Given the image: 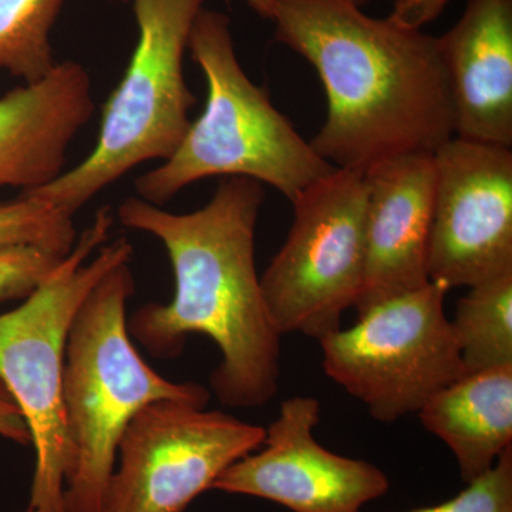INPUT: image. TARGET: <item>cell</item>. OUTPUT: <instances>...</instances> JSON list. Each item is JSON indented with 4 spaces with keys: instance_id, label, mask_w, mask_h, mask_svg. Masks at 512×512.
Segmentation results:
<instances>
[{
    "instance_id": "1",
    "label": "cell",
    "mask_w": 512,
    "mask_h": 512,
    "mask_svg": "<svg viewBox=\"0 0 512 512\" xmlns=\"http://www.w3.org/2000/svg\"><path fill=\"white\" fill-rule=\"evenodd\" d=\"M264 187L229 177L200 210L174 214L138 197L124 200L116 218L164 245L173 266L170 303H146L127 316L131 338L158 359L184 352L191 335L208 336L221 353L210 376L228 407L271 402L281 379V333L276 330L256 272L255 234Z\"/></svg>"
},
{
    "instance_id": "2",
    "label": "cell",
    "mask_w": 512,
    "mask_h": 512,
    "mask_svg": "<svg viewBox=\"0 0 512 512\" xmlns=\"http://www.w3.org/2000/svg\"><path fill=\"white\" fill-rule=\"evenodd\" d=\"M282 45L312 64L326 119L311 146L336 168L365 174L406 154H434L454 137L437 37L366 15L350 0H276Z\"/></svg>"
},
{
    "instance_id": "3",
    "label": "cell",
    "mask_w": 512,
    "mask_h": 512,
    "mask_svg": "<svg viewBox=\"0 0 512 512\" xmlns=\"http://www.w3.org/2000/svg\"><path fill=\"white\" fill-rule=\"evenodd\" d=\"M134 291L130 262L117 265L87 293L70 325L63 373L70 448L64 512H104L121 436L144 406L177 400L207 407L211 399L201 384L165 379L137 352L127 329Z\"/></svg>"
},
{
    "instance_id": "4",
    "label": "cell",
    "mask_w": 512,
    "mask_h": 512,
    "mask_svg": "<svg viewBox=\"0 0 512 512\" xmlns=\"http://www.w3.org/2000/svg\"><path fill=\"white\" fill-rule=\"evenodd\" d=\"M188 47L207 82L204 111L173 156L137 178L138 198L163 207L188 185L222 175L271 185L292 202L335 170L242 69L228 15L202 9Z\"/></svg>"
},
{
    "instance_id": "5",
    "label": "cell",
    "mask_w": 512,
    "mask_h": 512,
    "mask_svg": "<svg viewBox=\"0 0 512 512\" xmlns=\"http://www.w3.org/2000/svg\"><path fill=\"white\" fill-rule=\"evenodd\" d=\"M116 214L104 205L52 275L18 308L0 315V380L25 417L36 451L29 510L64 512L70 468L63 407L66 340L87 293L107 272L131 262L127 238L107 244Z\"/></svg>"
},
{
    "instance_id": "6",
    "label": "cell",
    "mask_w": 512,
    "mask_h": 512,
    "mask_svg": "<svg viewBox=\"0 0 512 512\" xmlns=\"http://www.w3.org/2000/svg\"><path fill=\"white\" fill-rule=\"evenodd\" d=\"M138 29L119 86L101 113L92 153L39 190L22 192L74 217L148 161H167L190 128L194 94L184 74L192 25L207 0H133Z\"/></svg>"
},
{
    "instance_id": "7",
    "label": "cell",
    "mask_w": 512,
    "mask_h": 512,
    "mask_svg": "<svg viewBox=\"0 0 512 512\" xmlns=\"http://www.w3.org/2000/svg\"><path fill=\"white\" fill-rule=\"evenodd\" d=\"M447 288L429 282L357 313L352 328L319 340L333 382L380 423L419 413L434 394L466 376L450 319Z\"/></svg>"
},
{
    "instance_id": "8",
    "label": "cell",
    "mask_w": 512,
    "mask_h": 512,
    "mask_svg": "<svg viewBox=\"0 0 512 512\" xmlns=\"http://www.w3.org/2000/svg\"><path fill=\"white\" fill-rule=\"evenodd\" d=\"M291 204L292 227L261 276L262 293L281 336L320 340L340 329L365 284V174L335 168Z\"/></svg>"
},
{
    "instance_id": "9",
    "label": "cell",
    "mask_w": 512,
    "mask_h": 512,
    "mask_svg": "<svg viewBox=\"0 0 512 512\" xmlns=\"http://www.w3.org/2000/svg\"><path fill=\"white\" fill-rule=\"evenodd\" d=\"M264 439V427L228 413L177 400L147 404L121 436L104 512H183Z\"/></svg>"
},
{
    "instance_id": "10",
    "label": "cell",
    "mask_w": 512,
    "mask_h": 512,
    "mask_svg": "<svg viewBox=\"0 0 512 512\" xmlns=\"http://www.w3.org/2000/svg\"><path fill=\"white\" fill-rule=\"evenodd\" d=\"M433 160L430 281L450 291L512 272L511 148L454 136Z\"/></svg>"
},
{
    "instance_id": "11",
    "label": "cell",
    "mask_w": 512,
    "mask_h": 512,
    "mask_svg": "<svg viewBox=\"0 0 512 512\" xmlns=\"http://www.w3.org/2000/svg\"><path fill=\"white\" fill-rule=\"evenodd\" d=\"M319 414L315 397L285 400L265 429L264 448L229 466L212 490L264 498L292 512H360L383 497L390 481L379 467L320 446L313 433Z\"/></svg>"
},
{
    "instance_id": "12",
    "label": "cell",
    "mask_w": 512,
    "mask_h": 512,
    "mask_svg": "<svg viewBox=\"0 0 512 512\" xmlns=\"http://www.w3.org/2000/svg\"><path fill=\"white\" fill-rule=\"evenodd\" d=\"M366 269L357 313L429 284L436 170L433 154H406L365 173Z\"/></svg>"
},
{
    "instance_id": "13",
    "label": "cell",
    "mask_w": 512,
    "mask_h": 512,
    "mask_svg": "<svg viewBox=\"0 0 512 512\" xmlns=\"http://www.w3.org/2000/svg\"><path fill=\"white\" fill-rule=\"evenodd\" d=\"M92 80L66 60L0 97V188L39 190L64 173L67 150L92 120Z\"/></svg>"
},
{
    "instance_id": "14",
    "label": "cell",
    "mask_w": 512,
    "mask_h": 512,
    "mask_svg": "<svg viewBox=\"0 0 512 512\" xmlns=\"http://www.w3.org/2000/svg\"><path fill=\"white\" fill-rule=\"evenodd\" d=\"M437 45L454 136L512 148V0H468Z\"/></svg>"
},
{
    "instance_id": "15",
    "label": "cell",
    "mask_w": 512,
    "mask_h": 512,
    "mask_svg": "<svg viewBox=\"0 0 512 512\" xmlns=\"http://www.w3.org/2000/svg\"><path fill=\"white\" fill-rule=\"evenodd\" d=\"M417 414L453 451L461 478L471 483L512 447V365L461 377Z\"/></svg>"
},
{
    "instance_id": "16",
    "label": "cell",
    "mask_w": 512,
    "mask_h": 512,
    "mask_svg": "<svg viewBox=\"0 0 512 512\" xmlns=\"http://www.w3.org/2000/svg\"><path fill=\"white\" fill-rule=\"evenodd\" d=\"M450 322L467 375L512 365V272L470 288Z\"/></svg>"
},
{
    "instance_id": "17",
    "label": "cell",
    "mask_w": 512,
    "mask_h": 512,
    "mask_svg": "<svg viewBox=\"0 0 512 512\" xmlns=\"http://www.w3.org/2000/svg\"><path fill=\"white\" fill-rule=\"evenodd\" d=\"M66 0H0V70L25 83L56 66L53 26Z\"/></svg>"
},
{
    "instance_id": "18",
    "label": "cell",
    "mask_w": 512,
    "mask_h": 512,
    "mask_svg": "<svg viewBox=\"0 0 512 512\" xmlns=\"http://www.w3.org/2000/svg\"><path fill=\"white\" fill-rule=\"evenodd\" d=\"M76 241L73 218L52 205L22 194L0 201V248L29 245L66 256Z\"/></svg>"
},
{
    "instance_id": "19",
    "label": "cell",
    "mask_w": 512,
    "mask_h": 512,
    "mask_svg": "<svg viewBox=\"0 0 512 512\" xmlns=\"http://www.w3.org/2000/svg\"><path fill=\"white\" fill-rule=\"evenodd\" d=\"M407 512H512V447L498 457L493 468L468 483L456 497Z\"/></svg>"
},
{
    "instance_id": "20",
    "label": "cell",
    "mask_w": 512,
    "mask_h": 512,
    "mask_svg": "<svg viewBox=\"0 0 512 512\" xmlns=\"http://www.w3.org/2000/svg\"><path fill=\"white\" fill-rule=\"evenodd\" d=\"M63 258L29 245L0 248V303L28 298Z\"/></svg>"
},
{
    "instance_id": "21",
    "label": "cell",
    "mask_w": 512,
    "mask_h": 512,
    "mask_svg": "<svg viewBox=\"0 0 512 512\" xmlns=\"http://www.w3.org/2000/svg\"><path fill=\"white\" fill-rule=\"evenodd\" d=\"M450 0H394L389 19L403 28L421 30L443 12Z\"/></svg>"
},
{
    "instance_id": "22",
    "label": "cell",
    "mask_w": 512,
    "mask_h": 512,
    "mask_svg": "<svg viewBox=\"0 0 512 512\" xmlns=\"http://www.w3.org/2000/svg\"><path fill=\"white\" fill-rule=\"evenodd\" d=\"M0 437L20 446H32L28 423L2 380H0Z\"/></svg>"
},
{
    "instance_id": "23",
    "label": "cell",
    "mask_w": 512,
    "mask_h": 512,
    "mask_svg": "<svg viewBox=\"0 0 512 512\" xmlns=\"http://www.w3.org/2000/svg\"><path fill=\"white\" fill-rule=\"evenodd\" d=\"M114 3H128L133 0H109ZM276 0H247L249 8L258 13L261 18L271 20Z\"/></svg>"
},
{
    "instance_id": "24",
    "label": "cell",
    "mask_w": 512,
    "mask_h": 512,
    "mask_svg": "<svg viewBox=\"0 0 512 512\" xmlns=\"http://www.w3.org/2000/svg\"><path fill=\"white\" fill-rule=\"evenodd\" d=\"M350 2H353V3H355V5L360 6V8H362V6H365L366 3L370 2V0H350ZM393 2H394V0H393Z\"/></svg>"
},
{
    "instance_id": "25",
    "label": "cell",
    "mask_w": 512,
    "mask_h": 512,
    "mask_svg": "<svg viewBox=\"0 0 512 512\" xmlns=\"http://www.w3.org/2000/svg\"><path fill=\"white\" fill-rule=\"evenodd\" d=\"M26 512H37V511H35V510H28V511H26Z\"/></svg>"
}]
</instances>
